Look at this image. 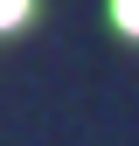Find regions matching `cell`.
<instances>
[{
	"label": "cell",
	"mask_w": 139,
	"mask_h": 146,
	"mask_svg": "<svg viewBox=\"0 0 139 146\" xmlns=\"http://www.w3.org/2000/svg\"><path fill=\"white\" fill-rule=\"evenodd\" d=\"M111 21L125 28V35H139V0H111Z\"/></svg>",
	"instance_id": "1"
},
{
	"label": "cell",
	"mask_w": 139,
	"mask_h": 146,
	"mask_svg": "<svg viewBox=\"0 0 139 146\" xmlns=\"http://www.w3.org/2000/svg\"><path fill=\"white\" fill-rule=\"evenodd\" d=\"M28 21V0H0V28H21Z\"/></svg>",
	"instance_id": "2"
}]
</instances>
